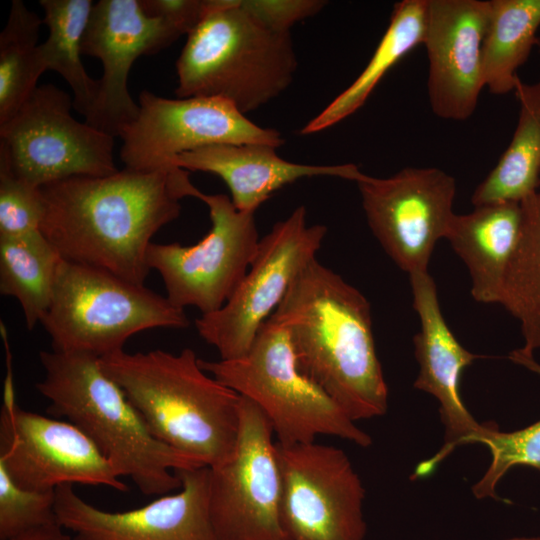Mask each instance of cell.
<instances>
[{
    "instance_id": "83f0119b",
    "label": "cell",
    "mask_w": 540,
    "mask_h": 540,
    "mask_svg": "<svg viewBox=\"0 0 540 540\" xmlns=\"http://www.w3.org/2000/svg\"><path fill=\"white\" fill-rule=\"evenodd\" d=\"M43 19L13 0L0 34V124L8 121L38 87L44 72L38 58Z\"/></svg>"
},
{
    "instance_id": "d6986e66",
    "label": "cell",
    "mask_w": 540,
    "mask_h": 540,
    "mask_svg": "<svg viewBox=\"0 0 540 540\" xmlns=\"http://www.w3.org/2000/svg\"><path fill=\"white\" fill-rule=\"evenodd\" d=\"M413 306L420 320V330L413 338L419 373L414 382L418 390L434 396L445 426V444L432 458L421 462L414 472L419 478L431 473L456 447L465 445L477 432L478 423L460 396V377L465 368L480 356L464 348L447 325L433 278L428 272L409 275Z\"/></svg>"
},
{
    "instance_id": "9c48e42d",
    "label": "cell",
    "mask_w": 540,
    "mask_h": 540,
    "mask_svg": "<svg viewBox=\"0 0 540 540\" xmlns=\"http://www.w3.org/2000/svg\"><path fill=\"white\" fill-rule=\"evenodd\" d=\"M190 197L204 202L209 232L196 244L151 243L147 263L160 274L167 299L176 307L194 306L201 315L220 309L232 296L252 261L260 239L255 213L238 210L225 194L193 187Z\"/></svg>"
},
{
    "instance_id": "3957f363",
    "label": "cell",
    "mask_w": 540,
    "mask_h": 540,
    "mask_svg": "<svg viewBox=\"0 0 540 540\" xmlns=\"http://www.w3.org/2000/svg\"><path fill=\"white\" fill-rule=\"evenodd\" d=\"M199 360L185 348L178 354L121 350L99 362L158 440L211 467L235 448L241 396L204 371Z\"/></svg>"
},
{
    "instance_id": "277c9868",
    "label": "cell",
    "mask_w": 540,
    "mask_h": 540,
    "mask_svg": "<svg viewBox=\"0 0 540 540\" xmlns=\"http://www.w3.org/2000/svg\"><path fill=\"white\" fill-rule=\"evenodd\" d=\"M44 378L36 389L50 402L48 412L83 431L144 495L163 496L181 487L175 473L206 466L158 440L124 391L87 354L41 351Z\"/></svg>"
},
{
    "instance_id": "e575fe53",
    "label": "cell",
    "mask_w": 540,
    "mask_h": 540,
    "mask_svg": "<svg viewBox=\"0 0 540 540\" xmlns=\"http://www.w3.org/2000/svg\"><path fill=\"white\" fill-rule=\"evenodd\" d=\"M504 540H540V535L538 536H515L510 537Z\"/></svg>"
},
{
    "instance_id": "d4e9b609",
    "label": "cell",
    "mask_w": 540,
    "mask_h": 540,
    "mask_svg": "<svg viewBox=\"0 0 540 540\" xmlns=\"http://www.w3.org/2000/svg\"><path fill=\"white\" fill-rule=\"evenodd\" d=\"M62 260L42 231L0 237V293L19 302L29 330L48 310Z\"/></svg>"
},
{
    "instance_id": "8fae6325",
    "label": "cell",
    "mask_w": 540,
    "mask_h": 540,
    "mask_svg": "<svg viewBox=\"0 0 540 540\" xmlns=\"http://www.w3.org/2000/svg\"><path fill=\"white\" fill-rule=\"evenodd\" d=\"M136 119L119 135L126 169L153 171L176 167L174 159L211 145L285 143L279 131L261 127L233 103L219 97L168 99L142 91Z\"/></svg>"
},
{
    "instance_id": "f546056e",
    "label": "cell",
    "mask_w": 540,
    "mask_h": 540,
    "mask_svg": "<svg viewBox=\"0 0 540 540\" xmlns=\"http://www.w3.org/2000/svg\"><path fill=\"white\" fill-rule=\"evenodd\" d=\"M55 490L37 492L19 487L0 464V540L58 522Z\"/></svg>"
},
{
    "instance_id": "5bb4252c",
    "label": "cell",
    "mask_w": 540,
    "mask_h": 540,
    "mask_svg": "<svg viewBox=\"0 0 540 540\" xmlns=\"http://www.w3.org/2000/svg\"><path fill=\"white\" fill-rule=\"evenodd\" d=\"M272 436L262 410L241 396L235 448L209 467V510L218 540H289L281 521V477Z\"/></svg>"
},
{
    "instance_id": "484cf974",
    "label": "cell",
    "mask_w": 540,
    "mask_h": 540,
    "mask_svg": "<svg viewBox=\"0 0 540 540\" xmlns=\"http://www.w3.org/2000/svg\"><path fill=\"white\" fill-rule=\"evenodd\" d=\"M47 39L38 46L42 69L60 74L73 92V106L85 118L95 103L98 80L81 61V43L94 3L91 0H40Z\"/></svg>"
},
{
    "instance_id": "f1b7e54d",
    "label": "cell",
    "mask_w": 540,
    "mask_h": 540,
    "mask_svg": "<svg viewBox=\"0 0 540 540\" xmlns=\"http://www.w3.org/2000/svg\"><path fill=\"white\" fill-rule=\"evenodd\" d=\"M509 359L540 375V364L533 356L522 355L516 349L509 354ZM468 443H481L491 454L490 465L472 486V492L478 499L495 497L498 482L514 466L540 470V420L511 432L500 431L494 423H484Z\"/></svg>"
},
{
    "instance_id": "5b68a950",
    "label": "cell",
    "mask_w": 540,
    "mask_h": 540,
    "mask_svg": "<svg viewBox=\"0 0 540 540\" xmlns=\"http://www.w3.org/2000/svg\"><path fill=\"white\" fill-rule=\"evenodd\" d=\"M297 69L290 32L269 29L240 0H214L176 62L179 98L211 96L244 114L283 93Z\"/></svg>"
},
{
    "instance_id": "2e32d148",
    "label": "cell",
    "mask_w": 540,
    "mask_h": 540,
    "mask_svg": "<svg viewBox=\"0 0 540 540\" xmlns=\"http://www.w3.org/2000/svg\"><path fill=\"white\" fill-rule=\"evenodd\" d=\"M182 34L165 20L148 15L140 0L94 3L81 43L82 55L98 58L103 75L85 122L119 137L139 112L127 84L130 69L142 55L161 51Z\"/></svg>"
},
{
    "instance_id": "52a82bcc",
    "label": "cell",
    "mask_w": 540,
    "mask_h": 540,
    "mask_svg": "<svg viewBox=\"0 0 540 540\" xmlns=\"http://www.w3.org/2000/svg\"><path fill=\"white\" fill-rule=\"evenodd\" d=\"M40 323L52 350L99 359L124 350L126 341L141 331L190 326L184 309L166 296L103 269L64 259Z\"/></svg>"
},
{
    "instance_id": "6da1fadb",
    "label": "cell",
    "mask_w": 540,
    "mask_h": 540,
    "mask_svg": "<svg viewBox=\"0 0 540 540\" xmlns=\"http://www.w3.org/2000/svg\"><path fill=\"white\" fill-rule=\"evenodd\" d=\"M193 187L179 167L59 180L40 188L41 231L64 260L144 285L151 239L179 217Z\"/></svg>"
},
{
    "instance_id": "ffe728a7",
    "label": "cell",
    "mask_w": 540,
    "mask_h": 540,
    "mask_svg": "<svg viewBox=\"0 0 540 540\" xmlns=\"http://www.w3.org/2000/svg\"><path fill=\"white\" fill-rule=\"evenodd\" d=\"M173 165L220 177L230 190L235 207L256 209L283 187L307 177L328 176L356 182L363 174L351 163L309 165L282 159L276 148L260 144H222L202 147L177 156Z\"/></svg>"
},
{
    "instance_id": "603a6c76",
    "label": "cell",
    "mask_w": 540,
    "mask_h": 540,
    "mask_svg": "<svg viewBox=\"0 0 540 540\" xmlns=\"http://www.w3.org/2000/svg\"><path fill=\"white\" fill-rule=\"evenodd\" d=\"M426 16L427 0H403L395 4L389 25L365 68L300 133L321 132L356 112L385 74L412 49L423 44Z\"/></svg>"
},
{
    "instance_id": "4dcf8cb0",
    "label": "cell",
    "mask_w": 540,
    "mask_h": 540,
    "mask_svg": "<svg viewBox=\"0 0 540 540\" xmlns=\"http://www.w3.org/2000/svg\"><path fill=\"white\" fill-rule=\"evenodd\" d=\"M42 217L40 188L0 172V237L41 231Z\"/></svg>"
},
{
    "instance_id": "4fadbf2b",
    "label": "cell",
    "mask_w": 540,
    "mask_h": 540,
    "mask_svg": "<svg viewBox=\"0 0 540 540\" xmlns=\"http://www.w3.org/2000/svg\"><path fill=\"white\" fill-rule=\"evenodd\" d=\"M5 344L8 372L0 412V464L15 484L37 492L67 484L127 491L112 463L77 426L17 405Z\"/></svg>"
},
{
    "instance_id": "7402d4cb",
    "label": "cell",
    "mask_w": 540,
    "mask_h": 540,
    "mask_svg": "<svg viewBox=\"0 0 540 540\" xmlns=\"http://www.w3.org/2000/svg\"><path fill=\"white\" fill-rule=\"evenodd\" d=\"M518 121L512 139L498 163L474 190V207L521 203L540 185V80L515 89Z\"/></svg>"
},
{
    "instance_id": "836d02e7",
    "label": "cell",
    "mask_w": 540,
    "mask_h": 540,
    "mask_svg": "<svg viewBox=\"0 0 540 540\" xmlns=\"http://www.w3.org/2000/svg\"><path fill=\"white\" fill-rule=\"evenodd\" d=\"M4 540H75L68 535L65 529L58 523H51L27 530L14 537Z\"/></svg>"
},
{
    "instance_id": "ba28073f",
    "label": "cell",
    "mask_w": 540,
    "mask_h": 540,
    "mask_svg": "<svg viewBox=\"0 0 540 540\" xmlns=\"http://www.w3.org/2000/svg\"><path fill=\"white\" fill-rule=\"evenodd\" d=\"M72 108L64 90L50 83L38 86L12 118L0 124V172L36 188L117 172L115 137L76 120Z\"/></svg>"
},
{
    "instance_id": "1f68e13d",
    "label": "cell",
    "mask_w": 540,
    "mask_h": 540,
    "mask_svg": "<svg viewBox=\"0 0 540 540\" xmlns=\"http://www.w3.org/2000/svg\"><path fill=\"white\" fill-rule=\"evenodd\" d=\"M242 7L271 30L287 33L296 23L317 14L321 0H240Z\"/></svg>"
},
{
    "instance_id": "30bf717a",
    "label": "cell",
    "mask_w": 540,
    "mask_h": 540,
    "mask_svg": "<svg viewBox=\"0 0 540 540\" xmlns=\"http://www.w3.org/2000/svg\"><path fill=\"white\" fill-rule=\"evenodd\" d=\"M321 224L308 225L298 206L260 239L243 280L217 311L195 320L200 337L214 346L221 360L243 356L274 313L300 272L313 260L326 236Z\"/></svg>"
},
{
    "instance_id": "9a60e30c",
    "label": "cell",
    "mask_w": 540,
    "mask_h": 540,
    "mask_svg": "<svg viewBox=\"0 0 540 540\" xmlns=\"http://www.w3.org/2000/svg\"><path fill=\"white\" fill-rule=\"evenodd\" d=\"M356 183L367 223L386 254L409 275L428 272L455 215V179L439 168L408 167L388 178L363 173Z\"/></svg>"
},
{
    "instance_id": "7a4b0ae2",
    "label": "cell",
    "mask_w": 540,
    "mask_h": 540,
    "mask_svg": "<svg viewBox=\"0 0 540 540\" xmlns=\"http://www.w3.org/2000/svg\"><path fill=\"white\" fill-rule=\"evenodd\" d=\"M271 316L288 330L300 371L353 421L386 413L370 304L358 289L315 259Z\"/></svg>"
},
{
    "instance_id": "ac0fdd59",
    "label": "cell",
    "mask_w": 540,
    "mask_h": 540,
    "mask_svg": "<svg viewBox=\"0 0 540 540\" xmlns=\"http://www.w3.org/2000/svg\"><path fill=\"white\" fill-rule=\"evenodd\" d=\"M489 13L490 1L427 0V93L439 118L464 121L476 110L485 88L482 47Z\"/></svg>"
},
{
    "instance_id": "7c38bea8",
    "label": "cell",
    "mask_w": 540,
    "mask_h": 540,
    "mask_svg": "<svg viewBox=\"0 0 540 540\" xmlns=\"http://www.w3.org/2000/svg\"><path fill=\"white\" fill-rule=\"evenodd\" d=\"M281 521L289 540H364L365 489L340 448L275 442Z\"/></svg>"
},
{
    "instance_id": "e0dca14e",
    "label": "cell",
    "mask_w": 540,
    "mask_h": 540,
    "mask_svg": "<svg viewBox=\"0 0 540 540\" xmlns=\"http://www.w3.org/2000/svg\"><path fill=\"white\" fill-rule=\"evenodd\" d=\"M181 489L132 510L111 512L67 484L55 490L58 523L75 540H218L209 510V466L175 472Z\"/></svg>"
},
{
    "instance_id": "d6a6232c",
    "label": "cell",
    "mask_w": 540,
    "mask_h": 540,
    "mask_svg": "<svg viewBox=\"0 0 540 540\" xmlns=\"http://www.w3.org/2000/svg\"><path fill=\"white\" fill-rule=\"evenodd\" d=\"M143 10L188 35L213 10L214 0H140Z\"/></svg>"
},
{
    "instance_id": "44dd1931",
    "label": "cell",
    "mask_w": 540,
    "mask_h": 540,
    "mask_svg": "<svg viewBox=\"0 0 540 540\" xmlns=\"http://www.w3.org/2000/svg\"><path fill=\"white\" fill-rule=\"evenodd\" d=\"M522 222L521 203L515 202L481 205L453 216L445 239L469 271L475 301L499 302Z\"/></svg>"
},
{
    "instance_id": "cb8c5ba5",
    "label": "cell",
    "mask_w": 540,
    "mask_h": 540,
    "mask_svg": "<svg viewBox=\"0 0 540 540\" xmlns=\"http://www.w3.org/2000/svg\"><path fill=\"white\" fill-rule=\"evenodd\" d=\"M540 28V0H491L483 40L484 86L495 95L515 92Z\"/></svg>"
},
{
    "instance_id": "8992f818",
    "label": "cell",
    "mask_w": 540,
    "mask_h": 540,
    "mask_svg": "<svg viewBox=\"0 0 540 540\" xmlns=\"http://www.w3.org/2000/svg\"><path fill=\"white\" fill-rule=\"evenodd\" d=\"M201 368L255 403L269 420L277 442L297 444L328 435L361 447L372 443L344 410L297 366L286 327L270 316L251 347L232 360H199Z\"/></svg>"
},
{
    "instance_id": "4316f807",
    "label": "cell",
    "mask_w": 540,
    "mask_h": 540,
    "mask_svg": "<svg viewBox=\"0 0 540 540\" xmlns=\"http://www.w3.org/2000/svg\"><path fill=\"white\" fill-rule=\"evenodd\" d=\"M521 207V235L498 303L520 322L524 345L517 351L533 356L540 349V193L527 197Z\"/></svg>"
}]
</instances>
